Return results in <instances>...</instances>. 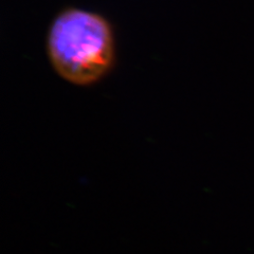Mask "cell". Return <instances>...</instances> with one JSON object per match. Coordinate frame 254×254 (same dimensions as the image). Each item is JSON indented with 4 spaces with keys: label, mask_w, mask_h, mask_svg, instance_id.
Listing matches in <instances>:
<instances>
[{
    "label": "cell",
    "mask_w": 254,
    "mask_h": 254,
    "mask_svg": "<svg viewBox=\"0 0 254 254\" xmlns=\"http://www.w3.org/2000/svg\"><path fill=\"white\" fill-rule=\"evenodd\" d=\"M47 51L57 73L77 86H89L105 76L115 61L113 31L102 16L68 9L52 21Z\"/></svg>",
    "instance_id": "6da1fadb"
}]
</instances>
